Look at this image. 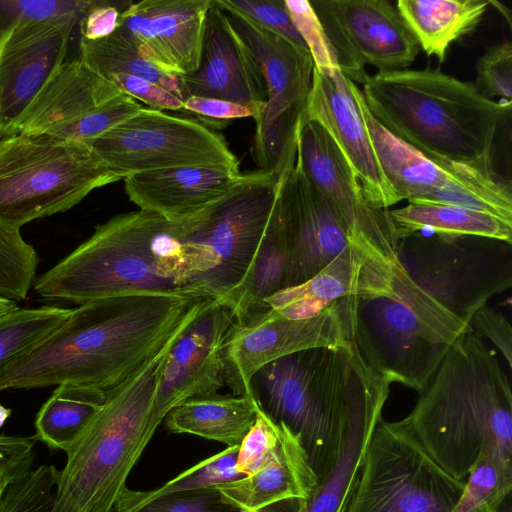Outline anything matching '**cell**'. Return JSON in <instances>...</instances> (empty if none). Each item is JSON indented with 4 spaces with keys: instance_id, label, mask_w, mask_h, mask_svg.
Returning <instances> with one entry per match:
<instances>
[{
    "instance_id": "7a4b0ae2",
    "label": "cell",
    "mask_w": 512,
    "mask_h": 512,
    "mask_svg": "<svg viewBox=\"0 0 512 512\" xmlns=\"http://www.w3.org/2000/svg\"><path fill=\"white\" fill-rule=\"evenodd\" d=\"M186 220L151 211L120 213L33 283L46 299L76 304L144 293L210 298V251L187 236ZM213 299V298H211Z\"/></svg>"
},
{
    "instance_id": "277c9868",
    "label": "cell",
    "mask_w": 512,
    "mask_h": 512,
    "mask_svg": "<svg viewBox=\"0 0 512 512\" xmlns=\"http://www.w3.org/2000/svg\"><path fill=\"white\" fill-rule=\"evenodd\" d=\"M357 294L344 297L352 339L391 384L421 392L469 323L424 291L395 252L365 247Z\"/></svg>"
},
{
    "instance_id": "9f6ffc18",
    "label": "cell",
    "mask_w": 512,
    "mask_h": 512,
    "mask_svg": "<svg viewBox=\"0 0 512 512\" xmlns=\"http://www.w3.org/2000/svg\"><path fill=\"white\" fill-rule=\"evenodd\" d=\"M11 415V410L0 404V428Z\"/></svg>"
},
{
    "instance_id": "d6a6232c",
    "label": "cell",
    "mask_w": 512,
    "mask_h": 512,
    "mask_svg": "<svg viewBox=\"0 0 512 512\" xmlns=\"http://www.w3.org/2000/svg\"><path fill=\"white\" fill-rule=\"evenodd\" d=\"M457 178L411 203L457 206L512 221V192L492 167L457 163Z\"/></svg>"
},
{
    "instance_id": "ee69618b",
    "label": "cell",
    "mask_w": 512,
    "mask_h": 512,
    "mask_svg": "<svg viewBox=\"0 0 512 512\" xmlns=\"http://www.w3.org/2000/svg\"><path fill=\"white\" fill-rule=\"evenodd\" d=\"M474 84L485 97H501L511 103L512 44L509 40L488 47L478 58Z\"/></svg>"
},
{
    "instance_id": "bcb514c9",
    "label": "cell",
    "mask_w": 512,
    "mask_h": 512,
    "mask_svg": "<svg viewBox=\"0 0 512 512\" xmlns=\"http://www.w3.org/2000/svg\"><path fill=\"white\" fill-rule=\"evenodd\" d=\"M265 102L240 103L224 99L191 96L184 100L183 110L197 115L210 125L253 117L257 122L265 109Z\"/></svg>"
},
{
    "instance_id": "f546056e",
    "label": "cell",
    "mask_w": 512,
    "mask_h": 512,
    "mask_svg": "<svg viewBox=\"0 0 512 512\" xmlns=\"http://www.w3.org/2000/svg\"><path fill=\"white\" fill-rule=\"evenodd\" d=\"M384 406L368 408L350 419L342 435L338 455L321 478L303 512H345L359 480L374 430Z\"/></svg>"
},
{
    "instance_id": "74e56055",
    "label": "cell",
    "mask_w": 512,
    "mask_h": 512,
    "mask_svg": "<svg viewBox=\"0 0 512 512\" xmlns=\"http://www.w3.org/2000/svg\"><path fill=\"white\" fill-rule=\"evenodd\" d=\"M38 256L20 231L0 227V297L21 301L35 281Z\"/></svg>"
},
{
    "instance_id": "4dcf8cb0",
    "label": "cell",
    "mask_w": 512,
    "mask_h": 512,
    "mask_svg": "<svg viewBox=\"0 0 512 512\" xmlns=\"http://www.w3.org/2000/svg\"><path fill=\"white\" fill-rule=\"evenodd\" d=\"M397 239L424 229L434 234L469 235L512 244V221L499 216L443 204L408 203L390 210Z\"/></svg>"
},
{
    "instance_id": "681fc988",
    "label": "cell",
    "mask_w": 512,
    "mask_h": 512,
    "mask_svg": "<svg viewBox=\"0 0 512 512\" xmlns=\"http://www.w3.org/2000/svg\"><path fill=\"white\" fill-rule=\"evenodd\" d=\"M95 1H12L6 2L16 11L15 16L32 20H49L69 14L84 15Z\"/></svg>"
},
{
    "instance_id": "603a6c76",
    "label": "cell",
    "mask_w": 512,
    "mask_h": 512,
    "mask_svg": "<svg viewBox=\"0 0 512 512\" xmlns=\"http://www.w3.org/2000/svg\"><path fill=\"white\" fill-rule=\"evenodd\" d=\"M280 426L276 449L254 474L216 486L245 512H303L317 484L299 436Z\"/></svg>"
},
{
    "instance_id": "5bb4252c",
    "label": "cell",
    "mask_w": 512,
    "mask_h": 512,
    "mask_svg": "<svg viewBox=\"0 0 512 512\" xmlns=\"http://www.w3.org/2000/svg\"><path fill=\"white\" fill-rule=\"evenodd\" d=\"M332 42L341 72L363 84L365 65L378 71L407 69L420 46L398 10L386 0L311 2Z\"/></svg>"
},
{
    "instance_id": "f5cc1de1",
    "label": "cell",
    "mask_w": 512,
    "mask_h": 512,
    "mask_svg": "<svg viewBox=\"0 0 512 512\" xmlns=\"http://www.w3.org/2000/svg\"><path fill=\"white\" fill-rule=\"evenodd\" d=\"M34 437H15L0 435V453L15 450L35 442Z\"/></svg>"
},
{
    "instance_id": "8992f818",
    "label": "cell",
    "mask_w": 512,
    "mask_h": 512,
    "mask_svg": "<svg viewBox=\"0 0 512 512\" xmlns=\"http://www.w3.org/2000/svg\"><path fill=\"white\" fill-rule=\"evenodd\" d=\"M361 90L374 118L431 160L492 167L510 102L485 97L472 82L439 68L378 71Z\"/></svg>"
},
{
    "instance_id": "30bf717a",
    "label": "cell",
    "mask_w": 512,
    "mask_h": 512,
    "mask_svg": "<svg viewBox=\"0 0 512 512\" xmlns=\"http://www.w3.org/2000/svg\"><path fill=\"white\" fill-rule=\"evenodd\" d=\"M395 254L424 291L469 324L492 296L512 285L511 244L504 241L415 233L398 240Z\"/></svg>"
},
{
    "instance_id": "2e32d148",
    "label": "cell",
    "mask_w": 512,
    "mask_h": 512,
    "mask_svg": "<svg viewBox=\"0 0 512 512\" xmlns=\"http://www.w3.org/2000/svg\"><path fill=\"white\" fill-rule=\"evenodd\" d=\"M351 341L343 298L306 319L234 323L224 344L225 384L234 395L253 397L251 379L265 365L299 351Z\"/></svg>"
},
{
    "instance_id": "4fadbf2b",
    "label": "cell",
    "mask_w": 512,
    "mask_h": 512,
    "mask_svg": "<svg viewBox=\"0 0 512 512\" xmlns=\"http://www.w3.org/2000/svg\"><path fill=\"white\" fill-rule=\"evenodd\" d=\"M235 28L252 49L265 86V109L256 122L251 156L258 170L281 175L296 160L297 137L312 85L310 53L246 17L228 12Z\"/></svg>"
},
{
    "instance_id": "f6af8a7d",
    "label": "cell",
    "mask_w": 512,
    "mask_h": 512,
    "mask_svg": "<svg viewBox=\"0 0 512 512\" xmlns=\"http://www.w3.org/2000/svg\"><path fill=\"white\" fill-rule=\"evenodd\" d=\"M280 423L274 422L257 404L256 418L239 444L237 470L254 474L272 455L280 438Z\"/></svg>"
},
{
    "instance_id": "7c38bea8",
    "label": "cell",
    "mask_w": 512,
    "mask_h": 512,
    "mask_svg": "<svg viewBox=\"0 0 512 512\" xmlns=\"http://www.w3.org/2000/svg\"><path fill=\"white\" fill-rule=\"evenodd\" d=\"M84 143L123 179L138 172L181 167L239 172L238 159L220 133L194 118L148 107Z\"/></svg>"
},
{
    "instance_id": "816d5d0a",
    "label": "cell",
    "mask_w": 512,
    "mask_h": 512,
    "mask_svg": "<svg viewBox=\"0 0 512 512\" xmlns=\"http://www.w3.org/2000/svg\"><path fill=\"white\" fill-rule=\"evenodd\" d=\"M35 443L0 453V497L9 481L20 471L32 468Z\"/></svg>"
},
{
    "instance_id": "e575fe53",
    "label": "cell",
    "mask_w": 512,
    "mask_h": 512,
    "mask_svg": "<svg viewBox=\"0 0 512 512\" xmlns=\"http://www.w3.org/2000/svg\"><path fill=\"white\" fill-rule=\"evenodd\" d=\"M72 309L17 308L0 320V372L58 328Z\"/></svg>"
},
{
    "instance_id": "11a10c76",
    "label": "cell",
    "mask_w": 512,
    "mask_h": 512,
    "mask_svg": "<svg viewBox=\"0 0 512 512\" xmlns=\"http://www.w3.org/2000/svg\"><path fill=\"white\" fill-rule=\"evenodd\" d=\"M489 1H490V4L496 6V8L506 17L509 25L511 26V16H510V14L506 13L507 8L504 7V5L500 4L497 1H494V0H489Z\"/></svg>"
},
{
    "instance_id": "d590c367",
    "label": "cell",
    "mask_w": 512,
    "mask_h": 512,
    "mask_svg": "<svg viewBox=\"0 0 512 512\" xmlns=\"http://www.w3.org/2000/svg\"><path fill=\"white\" fill-rule=\"evenodd\" d=\"M512 463L486 456L470 471L452 512H511Z\"/></svg>"
},
{
    "instance_id": "3957f363",
    "label": "cell",
    "mask_w": 512,
    "mask_h": 512,
    "mask_svg": "<svg viewBox=\"0 0 512 512\" xmlns=\"http://www.w3.org/2000/svg\"><path fill=\"white\" fill-rule=\"evenodd\" d=\"M403 420L460 481L486 456L512 463L510 380L473 329L453 343Z\"/></svg>"
},
{
    "instance_id": "db71d44e",
    "label": "cell",
    "mask_w": 512,
    "mask_h": 512,
    "mask_svg": "<svg viewBox=\"0 0 512 512\" xmlns=\"http://www.w3.org/2000/svg\"><path fill=\"white\" fill-rule=\"evenodd\" d=\"M17 308L19 306L16 301L0 297V320Z\"/></svg>"
},
{
    "instance_id": "ac0fdd59",
    "label": "cell",
    "mask_w": 512,
    "mask_h": 512,
    "mask_svg": "<svg viewBox=\"0 0 512 512\" xmlns=\"http://www.w3.org/2000/svg\"><path fill=\"white\" fill-rule=\"evenodd\" d=\"M296 162L308 180L334 205L342 217L349 241H370L387 253L398 239L389 209L372 207L347 161L315 121L303 116L297 137Z\"/></svg>"
},
{
    "instance_id": "9c48e42d",
    "label": "cell",
    "mask_w": 512,
    "mask_h": 512,
    "mask_svg": "<svg viewBox=\"0 0 512 512\" xmlns=\"http://www.w3.org/2000/svg\"><path fill=\"white\" fill-rule=\"evenodd\" d=\"M465 487L427 453L405 421L381 419L345 512H452Z\"/></svg>"
},
{
    "instance_id": "9a60e30c",
    "label": "cell",
    "mask_w": 512,
    "mask_h": 512,
    "mask_svg": "<svg viewBox=\"0 0 512 512\" xmlns=\"http://www.w3.org/2000/svg\"><path fill=\"white\" fill-rule=\"evenodd\" d=\"M81 17L15 16L0 30V139L15 134L25 109L64 63L71 33Z\"/></svg>"
},
{
    "instance_id": "7402d4cb",
    "label": "cell",
    "mask_w": 512,
    "mask_h": 512,
    "mask_svg": "<svg viewBox=\"0 0 512 512\" xmlns=\"http://www.w3.org/2000/svg\"><path fill=\"white\" fill-rule=\"evenodd\" d=\"M180 79L184 100L197 96L240 103L266 102L263 74L252 49L213 0L206 16L199 65Z\"/></svg>"
},
{
    "instance_id": "1f68e13d",
    "label": "cell",
    "mask_w": 512,
    "mask_h": 512,
    "mask_svg": "<svg viewBox=\"0 0 512 512\" xmlns=\"http://www.w3.org/2000/svg\"><path fill=\"white\" fill-rule=\"evenodd\" d=\"M106 396L105 393L86 387L67 384L56 386L37 412L34 438L51 449L66 453L100 409Z\"/></svg>"
},
{
    "instance_id": "5b68a950",
    "label": "cell",
    "mask_w": 512,
    "mask_h": 512,
    "mask_svg": "<svg viewBox=\"0 0 512 512\" xmlns=\"http://www.w3.org/2000/svg\"><path fill=\"white\" fill-rule=\"evenodd\" d=\"M390 385L354 341L284 356L250 382L260 409L299 436L317 479L333 466L350 419L385 405Z\"/></svg>"
},
{
    "instance_id": "ffe728a7",
    "label": "cell",
    "mask_w": 512,
    "mask_h": 512,
    "mask_svg": "<svg viewBox=\"0 0 512 512\" xmlns=\"http://www.w3.org/2000/svg\"><path fill=\"white\" fill-rule=\"evenodd\" d=\"M212 0H143L121 12L118 31L160 70L182 77L198 67Z\"/></svg>"
},
{
    "instance_id": "ba28073f",
    "label": "cell",
    "mask_w": 512,
    "mask_h": 512,
    "mask_svg": "<svg viewBox=\"0 0 512 512\" xmlns=\"http://www.w3.org/2000/svg\"><path fill=\"white\" fill-rule=\"evenodd\" d=\"M123 180L84 142L50 135L0 139V227L25 224L80 203L93 190Z\"/></svg>"
},
{
    "instance_id": "44dd1931",
    "label": "cell",
    "mask_w": 512,
    "mask_h": 512,
    "mask_svg": "<svg viewBox=\"0 0 512 512\" xmlns=\"http://www.w3.org/2000/svg\"><path fill=\"white\" fill-rule=\"evenodd\" d=\"M304 117L317 122L328 134L372 207L388 209L400 202L378 163L350 79L340 69L326 77L314 68Z\"/></svg>"
},
{
    "instance_id": "836d02e7",
    "label": "cell",
    "mask_w": 512,
    "mask_h": 512,
    "mask_svg": "<svg viewBox=\"0 0 512 512\" xmlns=\"http://www.w3.org/2000/svg\"><path fill=\"white\" fill-rule=\"evenodd\" d=\"M78 56L104 79L114 74L133 75L163 87L184 101L180 77L153 65L118 30L99 40L81 38Z\"/></svg>"
},
{
    "instance_id": "d4e9b609",
    "label": "cell",
    "mask_w": 512,
    "mask_h": 512,
    "mask_svg": "<svg viewBox=\"0 0 512 512\" xmlns=\"http://www.w3.org/2000/svg\"><path fill=\"white\" fill-rule=\"evenodd\" d=\"M120 93L79 56L64 61L25 109L15 134H46L79 119Z\"/></svg>"
},
{
    "instance_id": "c3c4849f",
    "label": "cell",
    "mask_w": 512,
    "mask_h": 512,
    "mask_svg": "<svg viewBox=\"0 0 512 512\" xmlns=\"http://www.w3.org/2000/svg\"><path fill=\"white\" fill-rule=\"evenodd\" d=\"M470 326L479 337H486L495 345L511 370L512 328L506 317L485 305L473 315Z\"/></svg>"
},
{
    "instance_id": "7dc6e473",
    "label": "cell",
    "mask_w": 512,
    "mask_h": 512,
    "mask_svg": "<svg viewBox=\"0 0 512 512\" xmlns=\"http://www.w3.org/2000/svg\"><path fill=\"white\" fill-rule=\"evenodd\" d=\"M122 93L140 100L155 110H183L184 101L163 87L129 74H114L106 78Z\"/></svg>"
},
{
    "instance_id": "ab89813d",
    "label": "cell",
    "mask_w": 512,
    "mask_h": 512,
    "mask_svg": "<svg viewBox=\"0 0 512 512\" xmlns=\"http://www.w3.org/2000/svg\"><path fill=\"white\" fill-rule=\"evenodd\" d=\"M142 107L133 97L120 93L79 119L56 127L45 135L85 142L126 121Z\"/></svg>"
},
{
    "instance_id": "484cf974",
    "label": "cell",
    "mask_w": 512,
    "mask_h": 512,
    "mask_svg": "<svg viewBox=\"0 0 512 512\" xmlns=\"http://www.w3.org/2000/svg\"><path fill=\"white\" fill-rule=\"evenodd\" d=\"M350 88L381 170L400 201H417L457 178V163H437L396 137L374 118L361 90L351 80Z\"/></svg>"
},
{
    "instance_id": "e0dca14e",
    "label": "cell",
    "mask_w": 512,
    "mask_h": 512,
    "mask_svg": "<svg viewBox=\"0 0 512 512\" xmlns=\"http://www.w3.org/2000/svg\"><path fill=\"white\" fill-rule=\"evenodd\" d=\"M273 216L288 249L289 287L312 278L349 245L342 217L296 160L280 175Z\"/></svg>"
},
{
    "instance_id": "b9f144b4",
    "label": "cell",
    "mask_w": 512,
    "mask_h": 512,
    "mask_svg": "<svg viewBox=\"0 0 512 512\" xmlns=\"http://www.w3.org/2000/svg\"><path fill=\"white\" fill-rule=\"evenodd\" d=\"M284 4L312 57L315 70L323 76H332L340 69L338 56L311 2L284 0Z\"/></svg>"
},
{
    "instance_id": "cb8c5ba5",
    "label": "cell",
    "mask_w": 512,
    "mask_h": 512,
    "mask_svg": "<svg viewBox=\"0 0 512 512\" xmlns=\"http://www.w3.org/2000/svg\"><path fill=\"white\" fill-rule=\"evenodd\" d=\"M240 174L217 167H181L138 172L123 181L127 196L139 209L181 221L216 202Z\"/></svg>"
},
{
    "instance_id": "d6986e66",
    "label": "cell",
    "mask_w": 512,
    "mask_h": 512,
    "mask_svg": "<svg viewBox=\"0 0 512 512\" xmlns=\"http://www.w3.org/2000/svg\"><path fill=\"white\" fill-rule=\"evenodd\" d=\"M234 323L231 310L212 299L175 340L155 398V414L160 420L181 402L217 394L223 387L224 344Z\"/></svg>"
},
{
    "instance_id": "4316f807",
    "label": "cell",
    "mask_w": 512,
    "mask_h": 512,
    "mask_svg": "<svg viewBox=\"0 0 512 512\" xmlns=\"http://www.w3.org/2000/svg\"><path fill=\"white\" fill-rule=\"evenodd\" d=\"M364 259L363 247L349 241L345 250L312 278L268 297L265 313L252 321L310 318L337 300L357 294Z\"/></svg>"
},
{
    "instance_id": "6da1fadb",
    "label": "cell",
    "mask_w": 512,
    "mask_h": 512,
    "mask_svg": "<svg viewBox=\"0 0 512 512\" xmlns=\"http://www.w3.org/2000/svg\"><path fill=\"white\" fill-rule=\"evenodd\" d=\"M211 300L144 293L80 304L43 341L0 372V391L67 384L108 394Z\"/></svg>"
},
{
    "instance_id": "f1b7e54d",
    "label": "cell",
    "mask_w": 512,
    "mask_h": 512,
    "mask_svg": "<svg viewBox=\"0 0 512 512\" xmlns=\"http://www.w3.org/2000/svg\"><path fill=\"white\" fill-rule=\"evenodd\" d=\"M254 397L237 395L199 396L173 407L164 417L172 433L191 434L227 446L240 444L256 418Z\"/></svg>"
},
{
    "instance_id": "8d00e7d4",
    "label": "cell",
    "mask_w": 512,
    "mask_h": 512,
    "mask_svg": "<svg viewBox=\"0 0 512 512\" xmlns=\"http://www.w3.org/2000/svg\"><path fill=\"white\" fill-rule=\"evenodd\" d=\"M112 512H245L228 501L216 486L155 495L131 490L119 495Z\"/></svg>"
},
{
    "instance_id": "52a82bcc",
    "label": "cell",
    "mask_w": 512,
    "mask_h": 512,
    "mask_svg": "<svg viewBox=\"0 0 512 512\" xmlns=\"http://www.w3.org/2000/svg\"><path fill=\"white\" fill-rule=\"evenodd\" d=\"M184 330L107 394L66 452L49 512H112L162 422L155 414V398L166 356Z\"/></svg>"
},
{
    "instance_id": "8fae6325",
    "label": "cell",
    "mask_w": 512,
    "mask_h": 512,
    "mask_svg": "<svg viewBox=\"0 0 512 512\" xmlns=\"http://www.w3.org/2000/svg\"><path fill=\"white\" fill-rule=\"evenodd\" d=\"M280 175L240 174L230 189L186 219L188 238L209 249L213 267L204 280L210 298L224 300L247 276L274 207Z\"/></svg>"
},
{
    "instance_id": "f907efd6",
    "label": "cell",
    "mask_w": 512,
    "mask_h": 512,
    "mask_svg": "<svg viewBox=\"0 0 512 512\" xmlns=\"http://www.w3.org/2000/svg\"><path fill=\"white\" fill-rule=\"evenodd\" d=\"M124 8L117 3L95 1L79 21L81 38L99 40L112 35L118 29Z\"/></svg>"
},
{
    "instance_id": "83f0119b",
    "label": "cell",
    "mask_w": 512,
    "mask_h": 512,
    "mask_svg": "<svg viewBox=\"0 0 512 512\" xmlns=\"http://www.w3.org/2000/svg\"><path fill=\"white\" fill-rule=\"evenodd\" d=\"M489 0H398L396 9L428 56L441 63L452 43L481 22Z\"/></svg>"
},
{
    "instance_id": "f35d334b",
    "label": "cell",
    "mask_w": 512,
    "mask_h": 512,
    "mask_svg": "<svg viewBox=\"0 0 512 512\" xmlns=\"http://www.w3.org/2000/svg\"><path fill=\"white\" fill-rule=\"evenodd\" d=\"M59 472L54 465L43 464L17 473L0 497V512H49Z\"/></svg>"
},
{
    "instance_id": "7bdbcfd3",
    "label": "cell",
    "mask_w": 512,
    "mask_h": 512,
    "mask_svg": "<svg viewBox=\"0 0 512 512\" xmlns=\"http://www.w3.org/2000/svg\"><path fill=\"white\" fill-rule=\"evenodd\" d=\"M225 12H234L309 53L285 7L284 0H213Z\"/></svg>"
},
{
    "instance_id": "60d3db41",
    "label": "cell",
    "mask_w": 512,
    "mask_h": 512,
    "mask_svg": "<svg viewBox=\"0 0 512 512\" xmlns=\"http://www.w3.org/2000/svg\"><path fill=\"white\" fill-rule=\"evenodd\" d=\"M238 449L239 444L228 446L225 450L198 462L164 485L150 491L155 495H160L202 489L240 480L246 476L237 470Z\"/></svg>"
}]
</instances>
